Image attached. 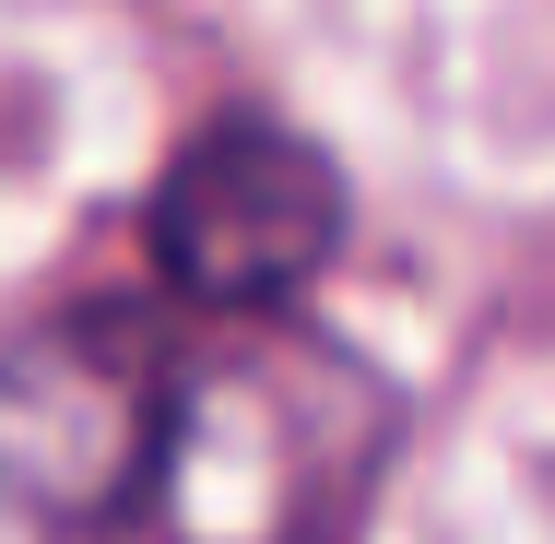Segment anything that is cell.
Listing matches in <instances>:
<instances>
[{"label": "cell", "mask_w": 555, "mask_h": 544, "mask_svg": "<svg viewBox=\"0 0 555 544\" xmlns=\"http://www.w3.org/2000/svg\"><path fill=\"white\" fill-rule=\"evenodd\" d=\"M390 461V391L296 308L190 320L154 450L107 544H354Z\"/></svg>", "instance_id": "obj_1"}, {"label": "cell", "mask_w": 555, "mask_h": 544, "mask_svg": "<svg viewBox=\"0 0 555 544\" xmlns=\"http://www.w3.org/2000/svg\"><path fill=\"white\" fill-rule=\"evenodd\" d=\"M343 249V178L284 118H214L154 178V273L190 320L296 308Z\"/></svg>", "instance_id": "obj_3"}, {"label": "cell", "mask_w": 555, "mask_h": 544, "mask_svg": "<svg viewBox=\"0 0 555 544\" xmlns=\"http://www.w3.org/2000/svg\"><path fill=\"white\" fill-rule=\"evenodd\" d=\"M178 331L154 308H60L0 343V509L48 544H107L130 509V473L154 450Z\"/></svg>", "instance_id": "obj_2"}]
</instances>
